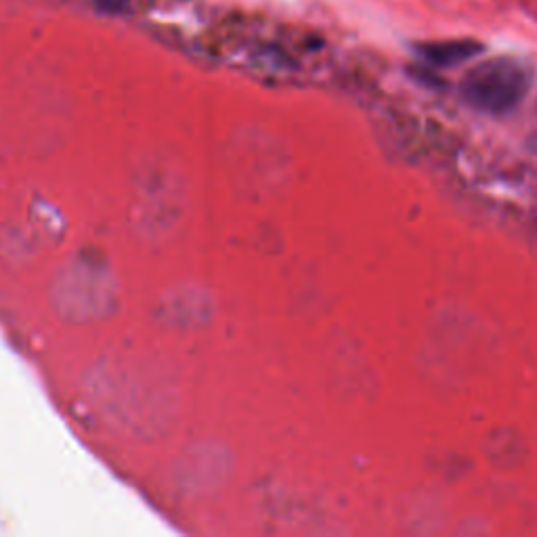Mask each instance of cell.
I'll return each instance as SVG.
<instances>
[{
	"label": "cell",
	"instance_id": "obj_4",
	"mask_svg": "<svg viewBox=\"0 0 537 537\" xmlns=\"http://www.w3.org/2000/svg\"><path fill=\"white\" fill-rule=\"evenodd\" d=\"M529 147H531V152H533V154H537V135H533V137H531Z\"/></svg>",
	"mask_w": 537,
	"mask_h": 537
},
{
	"label": "cell",
	"instance_id": "obj_2",
	"mask_svg": "<svg viewBox=\"0 0 537 537\" xmlns=\"http://www.w3.org/2000/svg\"><path fill=\"white\" fill-rule=\"evenodd\" d=\"M483 53V47L477 40H435V42H424L418 45V55L437 68H454L462 66V63L475 59L477 55Z\"/></svg>",
	"mask_w": 537,
	"mask_h": 537
},
{
	"label": "cell",
	"instance_id": "obj_1",
	"mask_svg": "<svg viewBox=\"0 0 537 537\" xmlns=\"http://www.w3.org/2000/svg\"><path fill=\"white\" fill-rule=\"evenodd\" d=\"M533 84V70L514 57H493L472 68L460 84L464 101L479 112L502 116L519 107Z\"/></svg>",
	"mask_w": 537,
	"mask_h": 537
},
{
	"label": "cell",
	"instance_id": "obj_3",
	"mask_svg": "<svg viewBox=\"0 0 537 537\" xmlns=\"http://www.w3.org/2000/svg\"><path fill=\"white\" fill-rule=\"evenodd\" d=\"M97 5L105 11H122L128 5V0H97Z\"/></svg>",
	"mask_w": 537,
	"mask_h": 537
}]
</instances>
